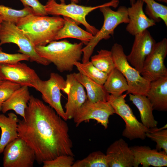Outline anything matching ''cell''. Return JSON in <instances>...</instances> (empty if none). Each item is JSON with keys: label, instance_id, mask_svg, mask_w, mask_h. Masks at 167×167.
<instances>
[{"label": "cell", "instance_id": "cell-1", "mask_svg": "<svg viewBox=\"0 0 167 167\" xmlns=\"http://www.w3.org/2000/svg\"><path fill=\"white\" fill-rule=\"evenodd\" d=\"M66 121L42 101L31 96L17 131L34 151L39 164L62 155L74 156Z\"/></svg>", "mask_w": 167, "mask_h": 167}, {"label": "cell", "instance_id": "cell-2", "mask_svg": "<svg viewBox=\"0 0 167 167\" xmlns=\"http://www.w3.org/2000/svg\"><path fill=\"white\" fill-rule=\"evenodd\" d=\"M64 24L63 18L59 16L30 14L20 19L16 25L36 46H45L54 40Z\"/></svg>", "mask_w": 167, "mask_h": 167}, {"label": "cell", "instance_id": "cell-3", "mask_svg": "<svg viewBox=\"0 0 167 167\" xmlns=\"http://www.w3.org/2000/svg\"><path fill=\"white\" fill-rule=\"evenodd\" d=\"M83 44L70 43L67 40H54L44 46H35L41 57L53 63L60 72L71 71L74 63L81 59Z\"/></svg>", "mask_w": 167, "mask_h": 167}, {"label": "cell", "instance_id": "cell-4", "mask_svg": "<svg viewBox=\"0 0 167 167\" xmlns=\"http://www.w3.org/2000/svg\"><path fill=\"white\" fill-rule=\"evenodd\" d=\"M99 9L104 16L103 24L100 30L82 48V63L89 61L95 47L101 40L109 39L111 35H113L114 30L118 25L122 23L127 24L129 22L127 8L125 6H120L116 11L109 6H103Z\"/></svg>", "mask_w": 167, "mask_h": 167}, {"label": "cell", "instance_id": "cell-5", "mask_svg": "<svg viewBox=\"0 0 167 167\" xmlns=\"http://www.w3.org/2000/svg\"><path fill=\"white\" fill-rule=\"evenodd\" d=\"M119 3V0H111L103 4L92 7L78 5L72 2L68 4L58 3L55 0H48L45 6L48 15L54 16L62 15L71 18L78 24L83 25L87 31L94 36L99 30L87 21V15L92 11L102 7L111 6L116 8Z\"/></svg>", "mask_w": 167, "mask_h": 167}, {"label": "cell", "instance_id": "cell-6", "mask_svg": "<svg viewBox=\"0 0 167 167\" xmlns=\"http://www.w3.org/2000/svg\"><path fill=\"white\" fill-rule=\"evenodd\" d=\"M115 67L126 79L129 87L126 94L146 96L150 82L144 78L140 73L131 66L128 62L122 46L115 43L111 50Z\"/></svg>", "mask_w": 167, "mask_h": 167}, {"label": "cell", "instance_id": "cell-7", "mask_svg": "<svg viewBox=\"0 0 167 167\" xmlns=\"http://www.w3.org/2000/svg\"><path fill=\"white\" fill-rule=\"evenodd\" d=\"M10 43L16 44L19 48L18 51L28 57L31 62L45 66L51 63L38 54L35 45L15 24L3 21L0 24V46Z\"/></svg>", "mask_w": 167, "mask_h": 167}, {"label": "cell", "instance_id": "cell-8", "mask_svg": "<svg viewBox=\"0 0 167 167\" xmlns=\"http://www.w3.org/2000/svg\"><path fill=\"white\" fill-rule=\"evenodd\" d=\"M127 94L115 96H108L107 101L113 109L115 113L119 116L125 123V127L122 135L130 140L135 139L143 140L149 129L139 122L134 114L131 109L126 103Z\"/></svg>", "mask_w": 167, "mask_h": 167}, {"label": "cell", "instance_id": "cell-9", "mask_svg": "<svg viewBox=\"0 0 167 167\" xmlns=\"http://www.w3.org/2000/svg\"><path fill=\"white\" fill-rule=\"evenodd\" d=\"M66 80L58 73L52 72L47 80L40 79L37 82L34 88L41 93L42 98L45 102L48 104L57 113L67 121L65 111L61 103L62 94L66 87Z\"/></svg>", "mask_w": 167, "mask_h": 167}, {"label": "cell", "instance_id": "cell-10", "mask_svg": "<svg viewBox=\"0 0 167 167\" xmlns=\"http://www.w3.org/2000/svg\"><path fill=\"white\" fill-rule=\"evenodd\" d=\"M3 153L4 167H32L36 161L33 150L19 137L8 144Z\"/></svg>", "mask_w": 167, "mask_h": 167}, {"label": "cell", "instance_id": "cell-11", "mask_svg": "<svg viewBox=\"0 0 167 167\" xmlns=\"http://www.w3.org/2000/svg\"><path fill=\"white\" fill-rule=\"evenodd\" d=\"M167 54V39L156 43L144 62L141 75L150 82L167 76L164 60Z\"/></svg>", "mask_w": 167, "mask_h": 167}, {"label": "cell", "instance_id": "cell-12", "mask_svg": "<svg viewBox=\"0 0 167 167\" xmlns=\"http://www.w3.org/2000/svg\"><path fill=\"white\" fill-rule=\"evenodd\" d=\"M114 113V110L108 101L93 102L87 99L75 114L73 119L76 127L83 122L93 119L106 129L109 118Z\"/></svg>", "mask_w": 167, "mask_h": 167}, {"label": "cell", "instance_id": "cell-13", "mask_svg": "<svg viewBox=\"0 0 167 167\" xmlns=\"http://www.w3.org/2000/svg\"><path fill=\"white\" fill-rule=\"evenodd\" d=\"M0 75L4 80L34 88L40 79L34 70L20 62L12 64L0 63Z\"/></svg>", "mask_w": 167, "mask_h": 167}, {"label": "cell", "instance_id": "cell-14", "mask_svg": "<svg viewBox=\"0 0 167 167\" xmlns=\"http://www.w3.org/2000/svg\"><path fill=\"white\" fill-rule=\"evenodd\" d=\"M135 37L131 51L126 58L129 62L140 74L144 61L152 50L156 42L147 29Z\"/></svg>", "mask_w": 167, "mask_h": 167}, {"label": "cell", "instance_id": "cell-15", "mask_svg": "<svg viewBox=\"0 0 167 167\" xmlns=\"http://www.w3.org/2000/svg\"><path fill=\"white\" fill-rule=\"evenodd\" d=\"M66 86L63 92L67 95V101L65 108L67 120L73 117L87 97L83 86L76 79L73 73L66 76Z\"/></svg>", "mask_w": 167, "mask_h": 167}, {"label": "cell", "instance_id": "cell-16", "mask_svg": "<svg viewBox=\"0 0 167 167\" xmlns=\"http://www.w3.org/2000/svg\"><path fill=\"white\" fill-rule=\"evenodd\" d=\"M130 148L134 157L133 167H138L140 165L143 167L167 166V153L164 151L152 149L146 146H134Z\"/></svg>", "mask_w": 167, "mask_h": 167}, {"label": "cell", "instance_id": "cell-17", "mask_svg": "<svg viewBox=\"0 0 167 167\" xmlns=\"http://www.w3.org/2000/svg\"><path fill=\"white\" fill-rule=\"evenodd\" d=\"M106 155L109 167H133V152L122 138L115 141L109 147Z\"/></svg>", "mask_w": 167, "mask_h": 167}, {"label": "cell", "instance_id": "cell-18", "mask_svg": "<svg viewBox=\"0 0 167 167\" xmlns=\"http://www.w3.org/2000/svg\"><path fill=\"white\" fill-rule=\"evenodd\" d=\"M144 3L142 0H137L127 8L129 20L126 29L128 32L134 36L156 24V22L150 19L144 12Z\"/></svg>", "mask_w": 167, "mask_h": 167}, {"label": "cell", "instance_id": "cell-19", "mask_svg": "<svg viewBox=\"0 0 167 167\" xmlns=\"http://www.w3.org/2000/svg\"><path fill=\"white\" fill-rule=\"evenodd\" d=\"M146 96L151 102L153 110H167V76L150 82Z\"/></svg>", "mask_w": 167, "mask_h": 167}, {"label": "cell", "instance_id": "cell-20", "mask_svg": "<svg viewBox=\"0 0 167 167\" xmlns=\"http://www.w3.org/2000/svg\"><path fill=\"white\" fill-rule=\"evenodd\" d=\"M28 87L22 86L13 92L2 105V111L3 113L13 110L23 118H24L25 110L31 96Z\"/></svg>", "mask_w": 167, "mask_h": 167}, {"label": "cell", "instance_id": "cell-21", "mask_svg": "<svg viewBox=\"0 0 167 167\" xmlns=\"http://www.w3.org/2000/svg\"><path fill=\"white\" fill-rule=\"evenodd\" d=\"M16 115L12 112L7 114H0V128L1 131L0 138V154L9 143L19 137L17 131L19 121Z\"/></svg>", "mask_w": 167, "mask_h": 167}, {"label": "cell", "instance_id": "cell-22", "mask_svg": "<svg viewBox=\"0 0 167 167\" xmlns=\"http://www.w3.org/2000/svg\"><path fill=\"white\" fill-rule=\"evenodd\" d=\"M63 17L64 25L58 32L54 40L68 38H73L80 40L83 44L86 45L92 39L93 35L79 27L72 19Z\"/></svg>", "mask_w": 167, "mask_h": 167}, {"label": "cell", "instance_id": "cell-23", "mask_svg": "<svg viewBox=\"0 0 167 167\" xmlns=\"http://www.w3.org/2000/svg\"><path fill=\"white\" fill-rule=\"evenodd\" d=\"M129 100L138 109L140 114L141 123L149 129L156 127L157 122L153 114L152 105L147 97L144 95L129 93Z\"/></svg>", "mask_w": 167, "mask_h": 167}, {"label": "cell", "instance_id": "cell-24", "mask_svg": "<svg viewBox=\"0 0 167 167\" xmlns=\"http://www.w3.org/2000/svg\"><path fill=\"white\" fill-rule=\"evenodd\" d=\"M74 76L86 89L88 100L92 102L107 101L109 94L103 85L99 84L79 72L73 73Z\"/></svg>", "mask_w": 167, "mask_h": 167}, {"label": "cell", "instance_id": "cell-25", "mask_svg": "<svg viewBox=\"0 0 167 167\" xmlns=\"http://www.w3.org/2000/svg\"><path fill=\"white\" fill-rule=\"evenodd\" d=\"M103 86L108 93L115 96H121L129 88L126 79L116 67L108 75Z\"/></svg>", "mask_w": 167, "mask_h": 167}, {"label": "cell", "instance_id": "cell-26", "mask_svg": "<svg viewBox=\"0 0 167 167\" xmlns=\"http://www.w3.org/2000/svg\"><path fill=\"white\" fill-rule=\"evenodd\" d=\"M74 65L79 73L101 85H103L108 77V74L96 68L91 61L85 63L76 62Z\"/></svg>", "mask_w": 167, "mask_h": 167}, {"label": "cell", "instance_id": "cell-27", "mask_svg": "<svg viewBox=\"0 0 167 167\" xmlns=\"http://www.w3.org/2000/svg\"><path fill=\"white\" fill-rule=\"evenodd\" d=\"M91 62L96 68L109 74L115 68L111 51L101 49L91 57Z\"/></svg>", "mask_w": 167, "mask_h": 167}, {"label": "cell", "instance_id": "cell-28", "mask_svg": "<svg viewBox=\"0 0 167 167\" xmlns=\"http://www.w3.org/2000/svg\"><path fill=\"white\" fill-rule=\"evenodd\" d=\"M146 4L145 13L156 22L161 20L167 26V6L155 0H142Z\"/></svg>", "mask_w": 167, "mask_h": 167}, {"label": "cell", "instance_id": "cell-29", "mask_svg": "<svg viewBox=\"0 0 167 167\" xmlns=\"http://www.w3.org/2000/svg\"><path fill=\"white\" fill-rule=\"evenodd\" d=\"M72 167H109L106 154L100 151L93 152L84 158L74 162Z\"/></svg>", "mask_w": 167, "mask_h": 167}, {"label": "cell", "instance_id": "cell-30", "mask_svg": "<svg viewBox=\"0 0 167 167\" xmlns=\"http://www.w3.org/2000/svg\"><path fill=\"white\" fill-rule=\"evenodd\" d=\"M30 14H35L30 7H24L22 9L17 10L3 5H0V16L3 21L15 24L21 18Z\"/></svg>", "mask_w": 167, "mask_h": 167}, {"label": "cell", "instance_id": "cell-31", "mask_svg": "<svg viewBox=\"0 0 167 167\" xmlns=\"http://www.w3.org/2000/svg\"><path fill=\"white\" fill-rule=\"evenodd\" d=\"M146 137L155 142L156 149L158 151L162 149L167 153V129L156 127L149 129L146 133Z\"/></svg>", "mask_w": 167, "mask_h": 167}, {"label": "cell", "instance_id": "cell-32", "mask_svg": "<svg viewBox=\"0 0 167 167\" xmlns=\"http://www.w3.org/2000/svg\"><path fill=\"white\" fill-rule=\"evenodd\" d=\"M21 86L19 84L7 80H4L0 84V111H2L3 103Z\"/></svg>", "mask_w": 167, "mask_h": 167}, {"label": "cell", "instance_id": "cell-33", "mask_svg": "<svg viewBox=\"0 0 167 167\" xmlns=\"http://www.w3.org/2000/svg\"><path fill=\"white\" fill-rule=\"evenodd\" d=\"M74 156L62 155L49 161L43 162V167H72L74 162Z\"/></svg>", "mask_w": 167, "mask_h": 167}, {"label": "cell", "instance_id": "cell-34", "mask_svg": "<svg viewBox=\"0 0 167 167\" xmlns=\"http://www.w3.org/2000/svg\"><path fill=\"white\" fill-rule=\"evenodd\" d=\"M29 58L22 53L10 54L3 52L0 47V63L12 64L23 61H28Z\"/></svg>", "mask_w": 167, "mask_h": 167}, {"label": "cell", "instance_id": "cell-35", "mask_svg": "<svg viewBox=\"0 0 167 167\" xmlns=\"http://www.w3.org/2000/svg\"><path fill=\"white\" fill-rule=\"evenodd\" d=\"M24 7L32 8L35 15H48L45 9V6L42 5L38 0H19Z\"/></svg>", "mask_w": 167, "mask_h": 167}, {"label": "cell", "instance_id": "cell-36", "mask_svg": "<svg viewBox=\"0 0 167 167\" xmlns=\"http://www.w3.org/2000/svg\"><path fill=\"white\" fill-rule=\"evenodd\" d=\"M61 3L64 4L65 3V0H59ZM71 2H74L76 3H77L79 2V0H70Z\"/></svg>", "mask_w": 167, "mask_h": 167}, {"label": "cell", "instance_id": "cell-37", "mask_svg": "<svg viewBox=\"0 0 167 167\" xmlns=\"http://www.w3.org/2000/svg\"><path fill=\"white\" fill-rule=\"evenodd\" d=\"M155 0L159 1L160 2H164L166 3H167V0Z\"/></svg>", "mask_w": 167, "mask_h": 167}, {"label": "cell", "instance_id": "cell-38", "mask_svg": "<svg viewBox=\"0 0 167 167\" xmlns=\"http://www.w3.org/2000/svg\"><path fill=\"white\" fill-rule=\"evenodd\" d=\"M130 0L131 5L132 4L134 3L136 1V0Z\"/></svg>", "mask_w": 167, "mask_h": 167}, {"label": "cell", "instance_id": "cell-39", "mask_svg": "<svg viewBox=\"0 0 167 167\" xmlns=\"http://www.w3.org/2000/svg\"><path fill=\"white\" fill-rule=\"evenodd\" d=\"M4 80L0 75V84L3 82V81Z\"/></svg>", "mask_w": 167, "mask_h": 167}, {"label": "cell", "instance_id": "cell-40", "mask_svg": "<svg viewBox=\"0 0 167 167\" xmlns=\"http://www.w3.org/2000/svg\"><path fill=\"white\" fill-rule=\"evenodd\" d=\"M3 21V20L2 18L0 16V24H1L2 22Z\"/></svg>", "mask_w": 167, "mask_h": 167}, {"label": "cell", "instance_id": "cell-41", "mask_svg": "<svg viewBox=\"0 0 167 167\" xmlns=\"http://www.w3.org/2000/svg\"></svg>", "mask_w": 167, "mask_h": 167}]
</instances>
